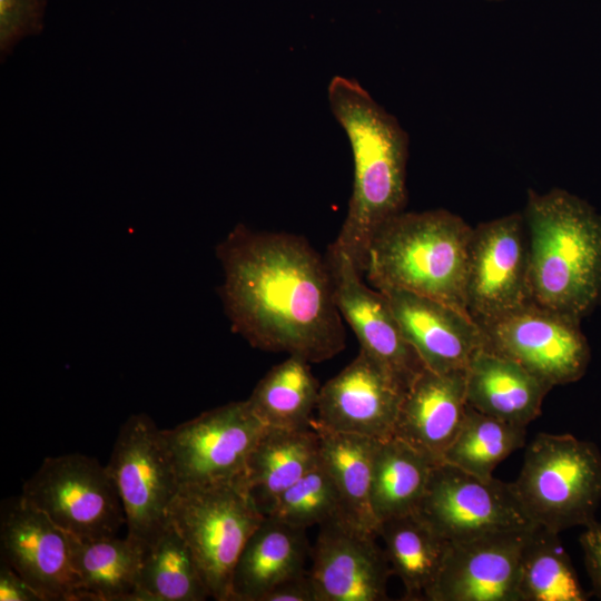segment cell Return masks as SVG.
<instances>
[{
	"label": "cell",
	"mask_w": 601,
	"mask_h": 601,
	"mask_svg": "<svg viewBox=\"0 0 601 601\" xmlns=\"http://www.w3.org/2000/svg\"><path fill=\"white\" fill-rule=\"evenodd\" d=\"M217 257L231 328L253 347L309 363L345 348L327 259L305 238L238 225L217 246Z\"/></svg>",
	"instance_id": "1"
},
{
	"label": "cell",
	"mask_w": 601,
	"mask_h": 601,
	"mask_svg": "<svg viewBox=\"0 0 601 601\" xmlns=\"http://www.w3.org/2000/svg\"><path fill=\"white\" fill-rule=\"evenodd\" d=\"M327 97L346 132L354 161L347 215L332 245L364 275L375 233L405 210L408 136L355 79L333 77Z\"/></svg>",
	"instance_id": "2"
},
{
	"label": "cell",
	"mask_w": 601,
	"mask_h": 601,
	"mask_svg": "<svg viewBox=\"0 0 601 601\" xmlns=\"http://www.w3.org/2000/svg\"><path fill=\"white\" fill-rule=\"evenodd\" d=\"M530 302L578 321L601 303V214L579 196L529 189Z\"/></svg>",
	"instance_id": "3"
},
{
	"label": "cell",
	"mask_w": 601,
	"mask_h": 601,
	"mask_svg": "<svg viewBox=\"0 0 601 601\" xmlns=\"http://www.w3.org/2000/svg\"><path fill=\"white\" fill-rule=\"evenodd\" d=\"M471 227L446 209L402 211L375 233L364 272L376 289L398 288L463 312Z\"/></svg>",
	"instance_id": "4"
},
{
	"label": "cell",
	"mask_w": 601,
	"mask_h": 601,
	"mask_svg": "<svg viewBox=\"0 0 601 601\" xmlns=\"http://www.w3.org/2000/svg\"><path fill=\"white\" fill-rule=\"evenodd\" d=\"M530 521L559 533L595 520L601 502V453L572 434L539 433L511 482Z\"/></svg>",
	"instance_id": "5"
},
{
	"label": "cell",
	"mask_w": 601,
	"mask_h": 601,
	"mask_svg": "<svg viewBox=\"0 0 601 601\" xmlns=\"http://www.w3.org/2000/svg\"><path fill=\"white\" fill-rule=\"evenodd\" d=\"M264 518L238 481L180 485L169 521L191 551L210 598L230 601L234 568Z\"/></svg>",
	"instance_id": "6"
},
{
	"label": "cell",
	"mask_w": 601,
	"mask_h": 601,
	"mask_svg": "<svg viewBox=\"0 0 601 601\" xmlns=\"http://www.w3.org/2000/svg\"><path fill=\"white\" fill-rule=\"evenodd\" d=\"M107 469L121 501L127 536L148 549L170 525L169 509L180 487L161 430L148 415L125 421Z\"/></svg>",
	"instance_id": "7"
},
{
	"label": "cell",
	"mask_w": 601,
	"mask_h": 601,
	"mask_svg": "<svg viewBox=\"0 0 601 601\" xmlns=\"http://www.w3.org/2000/svg\"><path fill=\"white\" fill-rule=\"evenodd\" d=\"M20 495L65 532L80 539L115 536L126 524L107 465L85 454L46 457L23 483Z\"/></svg>",
	"instance_id": "8"
},
{
	"label": "cell",
	"mask_w": 601,
	"mask_h": 601,
	"mask_svg": "<svg viewBox=\"0 0 601 601\" xmlns=\"http://www.w3.org/2000/svg\"><path fill=\"white\" fill-rule=\"evenodd\" d=\"M580 323L528 302L480 326L490 349L553 388L579 381L588 370L591 351Z\"/></svg>",
	"instance_id": "9"
},
{
	"label": "cell",
	"mask_w": 601,
	"mask_h": 601,
	"mask_svg": "<svg viewBox=\"0 0 601 601\" xmlns=\"http://www.w3.org/2000/svg\"><path fill=\"white\" fill-rule=\"evenodd\" d=\"M266 427L246 401L204 412L170 430L162 440L180 485L240 480Z\"/></svg>",
	"instance_id": "10"
},
{
	"label": "cell",
	"mask_w": 601,
	"mask_h": 601,
	"mask_svg": "<svg viewBox=\"0 0 601 601\" xmlns=\"http://www.w3.org/2000/svg\"><path fill=\"white\" fill-rule=\"evenodd\" d=\"M416 512L452 543L535 525L511 483L482 479L444 462L433 466Z\"/></svg>",
	"instance_id": "11"
},
{
	"label": "cell",
	"mask_w": 601,
	"mask_h": 601,
	"mask_svg": "<svg viewBox=\"0 0 601 601\" xmlns=\"http://www.w3.org/2000/svg\"><path fill=\"white\" fill-rule=\"evenodd\" d=\"M529 239L522 213L473 227L469 244L465 303L479 323L530 302Z\"/></svg>",
	"instance_id": "12"
},
{
	"label": "cell",
	"mask_w": 601,
	"mask_h": 601,
	"mask_svg": "<svg viewBox=\"0 0 601 601\" xmlns=\"http://www.w3.org/2000/svg\"><path fill=\"white\" fill-rule=\"evenodd\" d=\"M0 550L42 601H81L68 533L21 495L1 504Z\"/></svg>",
	"instance_id": "13"
},
{
	"label": "cell",
	"mask_w": 601,
	"mask_h": 601,
	"mask_svg": "<svg viewBox=\"0 0 601 601\" xmlns=\"http://www.w3.org/2000/svg\"><path fill=\"white\" fill-rule=\"evenodd\" d=\"M406 386L363 349L319 390L317 418L333 432L393 436Z\"/></svg>",
	"instance_id": "14"
},
{
	"label": "cell",
	"mask_w": 601,
	"mask_h": 601,
	"mask_svg": "<svg viewBox=\"0 0 601 601\" xmlns=\"http://www.w3.org/2000/svg\"><path fill=\"white\" fill-rule=\"evenodd\" d=\"M375 535L342 515L319 525L308 570L317 601L387 600L393 571Z\"/></svg>",
	"instance_id": "15"
},
{
	"label": "cell",
	"mask_w": 601,
	"mask_h": 601,
	"mask_svg": "<svg viewBox=\"0 0 601 601\" xmlns=\"http://www.w3.org/2000/svg\"><path fill=\"white\" fill-rule=\"evenodd\" d=\"M325 257L333 278L336 305L355 333L361 349L407 388L425 366L405 339L386 297L378 289L368 287L347 255L332 244Z\"/></svg>",
	"instance_id": "16"
},
{
	"label": "cell",
	"mask_w": 601,
	"mask_h": 601,
	"mask_svg": "<svg viewBox=\"0 0 601 601\" xmlns=\"http://www.w3.org/2000/svg\"><path fill=\"white\" fill-rule=\"evenodd\" d=\"M533 526L451 542L427 601H520L521 555Z\"/></svg>",
	"instance_id": "17"
},
{
	"label": "cell",
	"mask_w": 601,
	"mask_h": 601,
	"mask_svg": "<svg viewBox=\"0 0 601 601\" xmlns=\"http://www.w3.org/2000/svg\"><path fill=\"white\" fill-rule=\"evenodd\" d=\"M378 290L426 368L441 373L465 370L474 354L486 346L482 327L469 313L404 289Z\"/></svg>",
	"instance_id": "18"
},
{
	"label": "cell",
	"mask_w": 601,
	"mask_h": 601,
	"mask_svg": "<svg viewBox=\"0 0 601 601\" xmlns=\"http://www.w3.org/2000/svg\"><path fill=\"white\" fill-rule=\"evenodd\" d=\"M466 406L465 370L441 373L425 367L404 394L393 435L441 463Z\"/></svg>",
	"instance_id": "19"
},
{
	"label": "cell",
	"mask_w": 601,
	"mask_h": 601,
	"mask_svg": "<svg viewBox=\"0 0 601 601\" xmlns=\"http://www.w3.org/2000/svg\"><path fill=\"white\" fill-rule=\"evenodd\" d=\"M466 403L472 408L526 427L552 390L514 361L479 349L465 368Z\"/></svg>",
	"instance_id": "20"
},
{
	"label": "cell",
	"mask_w": 601,
	"mask_h": 601,
	"mask_svg": "<svg viewBox=\"0 0 601 601\" xmlns=\"http://www.w3.org/2000/svg\"><path fill=\"white\" fill-rule=\"evenodd\" d=\"M305 531L265 516L234 568L230 601H263L276 585L306 572L312 549Z\"/></svg>",
	"instance_id": "21"
},
{
	"label": "cell",
	"mask_w": 601,
	"mask_h": 601,
	"mask_svg": "<svg viewBox=\"0 0 601 601\" xmlns=\"http://www.w3.org/2000/svg\"><path fill=\"white\" fill-rule=\"evenodd\" d=\"M319 461L317 433L267 428L252 451L238 481L265 515L273 502Z\"/></svg>",
	"instance_id": "22"
},
{
	"label": "cell",
	"mask_w": 601,
	"mask_h": 601,
	"mask_svg": "<svg viewBox=\"0 0 601 601\" xmlns=\"http://www.w3.org/2000/svg\"><path fill=\"white\" fill-rule=\"evenodd\" d=\"M69 535L81 601H136L147 549L130 539H80Z\"/></svg>",
	"instance_id": "23"
},
{
	"label": "cell",
	"mask_w": 601,
	"mask_h": 601,
	"mask_svg": "<svg viewBox=\"0 0 601 601\" xmlns=\"http://www.w3.org/2000/svg\"><path fill=\"white\" fill-rule=\"evenodd\" d=\"M377 535L384 541V551L393 573L404 585V600H427L451 542L416 511L382 521Z\"/></svg>",
	"instance_id": "24"
},
{
	"label": "cell",
	"mask_w": 601,
	"mask_h": 601,
	"mask_svg": "<svg viewBox=\"0 0 601 601\" xmlns=\"http://www.w3.org/2000/svg\"><path fill=\"white\" fill-rule=\"evenodd\" d=\"M312 427L318 435L321 462L339 494L343 518L377 535L378 523L372 510L371 490L380 440L328 431L313 421Z\"/></svg>",
	"instance_id": "25"
},
{
	"label": "cell",
	"mask_w": 601,
	"mask_h": 601,
	"mask_svg": "<svg viewBox=\"0 0 601 601\" xmlns=\"http://www.w3.org/2000/svg\"><path fill=\"white\" fill-rule=\"evenodd\" d=\"M435 464L394 435L378 441L371 490L372 510L378 525L418 509Z\"/></svg>",
	"instance_id": "26"
},
{
	"label": "cell",
	"mask_w": 601,
	"mask_h": 601,
	"mask_svg": "<svg viewBox=\"0 0 601 601\" xmlns=\"http://www.w3.org/2000/svg\"><path fill=\"white\" fill-rule=\"evenodd\" d=\"M309 365L303 357L289 355L257 383L246 402L266 427H312L321 386Z\"/></svg>",
	"instance_id": "27"
},
{
	"label": "cell",
	"mask_w": 601,
	"mask_h": 601,
	"mask_svg": "<svg viewBox=\"0 0 601 601\" xmlns=\"http://www.w3.org/2000/svg\"><path fill=\"white\" fill-rule=\"evenodd\" d=\"M209 597L188 545L170 525L147 549L136 601H204Z\"/></svg>",
	"instance_id": "28"
},
{
	"label": "cell",
	"mask_w": 601,
	"mask_h": 601,
	"mask_svg": "<svg viewBox=\"0 0 601 601\" xmlns=\"http://www.w3.org/2000/svg\"><path fill=\"white\" fill-rule=\"evenodd\" d=\"M520 601H585L571 559L559 533L534 525L522 550L519 575Z\"/></svg>",
	"instance_id": "29"
},
{
	"label": "cell",
	"mask_w": 601,
	"mask_h": 601,
	"mask_svg": "<svg viewBox=\"0 0 601 601\" xmlns=\"http://www.w3.org/2000/svg\"><path fill=\"white\" fill-rule=\"evenodd\" d=\"M526 427L509 423L466 406L459 433L442 462L482 479L493 477L494 469L524 446Z\"/></svg>",
	"instance_id": "30"
},
{
	"label": "cell",
	"mask_w": 601,
	"mask_h": 601,
	"mask_svg": "<svg viewBox=\"0 0 601 601\" xmlns=\"http://www.w3.org/2000/svg\"><path fill=\"white\" fill-rule=\"evenodd\" d=\"M338 515L343 516L339 494L321 459L265 514L305 530Z\"/></svg>",
	"instance_id": "31"
},
{
	"label": "cell",
	"mask_w": 601,
	"mask_h": 601,
	"mask_svg": "<svg viewBox=\"0 0 601 601\" xmlns=\"http://www.w3.org/2000/svg\"><path fill=\"white\" fill-rule=\"evenodd\" d=\"M48 0H0L1 61L24 38L42 32Z\"/></svg>",
	"instance_id": "32"
},
{
	"label": "cell",
	"mask_w": 601,
	"mask_h": 601,
	"mask_svg": "<svg viewBox=\"0 0 601 601\" xmlns=\"http://www.w3.org/2000/svg\"><path fill=\"white\" fill-rule=\"evenodd\" d=\"M584 528L579 538L584 565L590 577L592 592L601 599V522L594 520Z\"/></svg>",
	"instance_id": "33"
},
{
	"label": "cell",
	"mask_w": 601,
	"mask_h": 601,
	"mask_svg": "<svg viewBox=\"0 0 601 601\" xmlns=\"http://www.w3.org/2000/svg\"><path fill=\"white\" fill-rule=\"evenodd\" d=\"M1 601H42L37 591L8 563L0 565Z\"/></svg>",
	"instance_id": "34"
},
{
	"label": "cell",
	"mask_w": 601,
	"mask_h": 601,
	"mask_svg": "<svg viewBox=\"0 0 601 601\" xmlns=\"http://www.w3.org/2000/svg\"><path fill=\"white\" fill-rule=\"evenodd\" d=\"M263 601H317L309 572L279 583Z\"/></svg>",
	"instance_id": "35"
},
{
	"label": "cell",
	"mask_w": 601,
	"mask_h": 601,
	"mask_svg": "<svg viewBox=\"0 0 601 601\" xmlns=\"http://www.w3.org/2000/svg\"><path fill=\"white\" fill-rule=\"evenodd\" d=\"M491 1H502V0H491Z\"/></svg>",
	"instance_id": "36"
}]
</instances>
